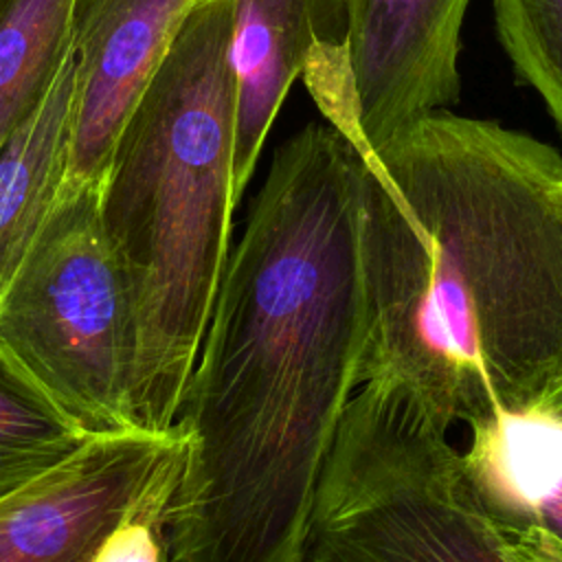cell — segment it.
<instances>
[{
    "label": "cell",
    "instance_id": "1",
    "mask_svg": "<svg viewBox=\"0 0 562 562\" xmlns=\"http://www.w3.org/2000/svg\"><path fill=\"white\" fill-rule=\"evenodd\" d=\"M362 151L334 125L285 138L231 248L176 426L169 562H296L362 386Z\"/></svg>",
    "mask_w": 562,
    "mask_h": 562
},
{
    "label": "cell",
    "instance_id": "2",
    "mask_svg": "<svg viewBox=\"0 0 562 562\" xmlns=\"http://www.w3.org/2000/svg\"><path fill=\"white\" fill-rule=\"evenodd\" d=\"M362 156V384L443 430L536 413L562 384V156L446 110Z\"/></svg>",
    "mask_w": 562,
    "mask_h": 562
},
{
    "label": "cell",
    "instance_id": "3",
    "mask_svg": "<svg viewBox=\"0 0 562 562\" xmlns=\"http://www.w3.org/2000/svg\"><path fill=\"white\" fill-rule=\"evenodd\" d=\"M233 0H200L127 114L99 184L136 318L132 413L169 432L231 255Z\"/></svg>",
    "mask_w": 562,
    "mask_h": 562
},
{
    "label": "cell",
    "instance_id": "4",
    "mask_svg": "<svg viewBox=\"0 0 562 562\" xmlns=\"http://www.w3.org/2000/svg\"><path fill=\"white\" fill-rule=\"evenodd\" d=\"M296 562H520L448 430L393 386L345 408Z\"/></svg>",
    "mask_w": 562,
    "mask_h": 562
},
{
    "label": "cell",
    "instance_id": "5",
    "mask_svg": "<svg viewBox=\"0 0 562 562\" xmlns=\"http://www.w3.org/2000/svg\"><path fill=\"white\" fill-rule=\"evenodd\" d=\"M0 349L90 437L136 430V318L99 184H66L0 294Z\"/></svg>",
    "mask_w": 562,
    "mask_h": 562
},
{
    "label": "cell",
    "instance_id": "6",
    "mask_svg": "<svg viewBox=\"0 0 562 562\" xmlns=\"http://www.w3.org/2000/svg\"><path fill=\"white\" fill-rule=\"evenodd\" d=\"M470 0H351L342 46H318L303 81L329 125L375 154L461 92V24Z\"/></svg>",
    "mask_w": 562,
    "mask_h": 562
},
{
    "label": "cell",
    "instance_id": "7",
    "mask_svg": "<svg viewBox=\"0 0 562 562\" xmlns=\"http://www.w3.org/2000/svg\"><path fill=\"white\" fill-rule=\"evenodd\" d=\"M187 435H92L72 457L0 501V562H92L127 518L165 509Z\"/></svg>",
    "mask_w": 562,
    "mask_h": 562
},
{
    "label": "cell",
    "instance_id": "8",
    "mask_svg": "<svg viewBox=\"0 0 562 562\" xmlns=\"http://www.w3.org/2000/svg\"><path fill=\"white\" fill-rule=\"evenodd\" d=\"M200 0H72L75 114L66 184H101L138 94Z\"/></svg>",
    "mask_w": 562,
    "mask_h": 562
},
{
    "label": "cell",
    "instance_id": "9",
    "mask_svg": "<svg viewBox=\"0 0 562 562\" xmlns=\"http://www.w3.org/2000/svg\"><path fill=\"white\" fill-rule=\"evenodd\" d=\"M351 0H233L235 187L244 195L290 86L318 46H342Z\"/></svg>",
    "mask_w": 562,
    "mask_h": 562
},
{
    "label": "cell",
    "instance_id": "10",
    "mask_svg": "<svg viewBox=\"0 0 562 562\" xmlns=\"http://www.w3.org/2000/svg\"><path fill=\"white\" fill-rule=\"evenodd\" d=\"M72 114L75 53L44 103L0 149V294L61 195Z\"/></svg>",
    "mask_w": 562,
    "mask_h": 562
},
{
    "label": "cell",
    "instance_id": "11",
    "mask_svg": "<svg viewBox=\"0 0 562 562\" xmlns=\"http://www.w3.org/2000/svg\"><path fill=\"white\" fill-rule=\"evenodd\" d=\"M465 468L492 514L538 520L562 490V424L542 413H505L470 430Z\"/></svg>",
    "mask_w": 562,
    "mask_h": 562
},
{
    "label": "cell",
    "instance_id": "12",
    "mask_svg": "<svg viewBox=\"0 0 562 562\" xmlns=\"http://www.w3.org/2000/svg\"><path fill=\"white\" fill-rule=\"evenodd\" d=\"M72 59V0H0V149Z\"/></svg>",
    "mask_w": 562,
    "mask_h": 562
},
{
    "label": "cell",
    "instance_id": "13",
    "mask_svg": "<svg viewBox=\"0 0 562 562\" xmlns=\"http://www.w3.org/2000/svg\"><path fill=\"white\" fill-rule=\"evenodd\" d=\"M88 439L0 349V501L57 468Z\"/></svg>",
    "mask_w": 562,
    "mask_h": 562
},
{
    "label": "cell",
    "instance_id": "14",
    "mask_svg": "<svg viewBox=\"0 0 562 562\" xmlns=\"http://www.w3.org/2000/svg\"><path fill=\"white\" fill-rule=\"evenodd\" d=\"M494 22L516 75L562 134V0H494Z\"/></svg>",
    "mask_w": 562,
    "mask_h": 562
},
{
    "label": "cell",
    "instance_id": "15",
    "mask_svg": "<svg viewBox=\"0 0 562 562\" xmlns=\"http://www.w3.org/2000/svg\"><path fill=\"white\" fill-rule=\"evenodd\" d=\"M162 514L165 509H151L121 522L92 562H169Z\"/></svg>",
    "mask_w": 562,
    "mask_h": 562
},
{
    "label": "cell",
    "instance_id": "16",
    "mask_svg": "<svg viewBox=\"0 0 562 562\" xmlns=\"http://www.w3.org/2000/svg\"><path fill=\"white\" fill-rule=\"evenodd\" d=\"M536 413H542V415L562 424V384L549 395V400Z\"/></svg>",
    "mask_w": 562,
    "mask_h": 562
}]
</instances>
